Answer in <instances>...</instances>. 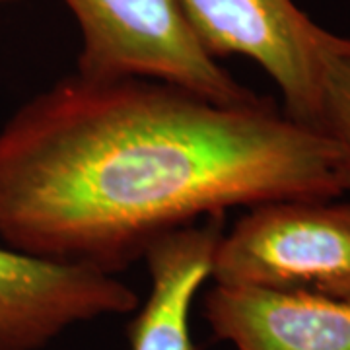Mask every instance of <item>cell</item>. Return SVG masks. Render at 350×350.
Instances as JSON below:
<instances>
[{
	"instance_id": "3",
	"label": "cell",
	"mask_w": 350,
	"mask_h": 350,
	"mask_svg": "<svg viewBox=\"0 0 350 350\" xmlns=\"http://www.w3.org/2000/svg\"><path fill=\"white\" fill-rule=\"evenodd\" d=\"M214 284L350 296V202L271 200L245 208L214 253Z\"/></svg>"
},
{
	"instance_id": "8",
	"label": "cell",
	"mask_w": 350,
	"mask_h": 350,
	"mask_svg": "<svg viewBox=\"0 0 350 350\" xmlns=\"http://www.w3.org/2000/svg\"><path fill=\"white\" fill-rule=\"evenodd\" d=\"M319 131L338 152L342 189L350 193V39L342 38L323 63Z\"/></svg>"
},
{
	"instance_id": "2",
	"label": "cell",
	"mask_w": 350,
	"mask_h": 350,
	"mask_svg": "<svg viewBox=\"0 0 350 350\" xmlns=\"http://www.w3.org/2000/svg\"><path fill=\"white\" fill-rule=\"evenodd\" d=\"M80 31L78 75L150 78L222 103H250L239 84L197 38L181 0H63Z\"/></svg>"
},
{
	"instance_id": "5",
	"label": "cell",
	"mask_w": 350,
	"mask_h": 350,
	"mask_svg": "<svg viewBox=\"0 0 350 350\" xmlns=\"http://www.w3.org/2000/svg\"><path fill=\"white\" fill-rule=\"evenodd\" d=\"M138 308L117 275L0 241V350H41L64 331Z\"/></svg>"
},
{
	"instance_id": "4",
	"label": "cell",
	"mask_w": 350,
	"mask_h": 350,
	"mask_svg": "<svg viewBox=\"0 0 350 350\" xmlns=\"http://www.w3.org/2000/svg\"><path fill=\"white\" fill-rule=\"evenodd\" d=\"M214 59L243 57L278 88L284 113L319 129L325 57L342 36L313 22L294 0H181Z\"/></svg>"
},
{
	"instance_id": "9",
	"label": "cell",
	"mask_w": 350,
	"mask_h": 350,
	"mask_svg": "<svg viewBox=\"0 0 350 350\" xmlns=\"http://www.w3.org/2000/svg\"><path fill=\"white\" fill-rule=\"evenodd\" d=\"M12 2H18V0H0V8H2V6H8V4H12Z\"/></svg>"
},
{
	"instance_id": "1",
	"label": "cell",
	"mask_w": 350,
	"mask_h": 350,
	"mask_svg": "<svg viewBox=\"0 0 350 350\" xmlns=\"http://www.w3.org/2000/svg\"><path fill=\"white\" fill-rule=\"evenodd\" d=\"M342 195L333 140L267 98L72 72L0 126V241L111 275L230 208Z\"/></svg>"
},
{
	"instance_id": "6",
	"label": "cell",
	"mask_w": 350,
	"mask_h": 350,
	"mask_svg": "<svg viewBox=\"0 0 350 350\" xmlns=\"http://www.w3.org/2000/svg\"><path fill=\"white\" fill-rule=\"evenodd\" d=\"M202 315L236 350H350V296L214 284Z\"/></svg>"
},
{
	"instance_id": "7",
	"label": "cell",
	"mask_w": 350,
	"mask_h": 350,
	"mask_svg": "<svg viewBox=\"0 0 350 350\" xmlns=\"http://www.w3.org/2000/svg\"><path fill=\"white\" fill-rule=\"evenodd\" d=\"M224 234V214L175 228L144 251L150 292L129 329L131 350H195L191 310L213 276L214 253Z\"/></svg>"
}]
</instances>
